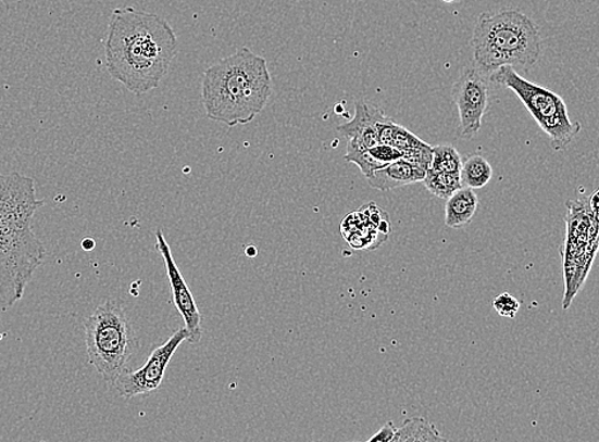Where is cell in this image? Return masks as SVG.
I'll return each mask as SVG.
<instances>
[{"instance_id": "obj_14", "label": "cell", "mask_w": 599, "mask_h": 442, "mask_svg": "<svg viewBox=\"0 0 599 442\" xmlns=\"http://www.w3.org/2000/svg\"><path fill=\"white\" fill-rule=\"evenodd\" d=\"M446 441L436 427L425 418L407 419L397 430L394 442H435Z\"/></svg>"}, {"instance_id": "obj_10", "label": "cell", "mask_w": 599, "mask_h": 442, "mask_svg": "<svg viewBox=\"0 0 599 442\" xmlns=\"http://www.w3.org/2000/svg\"><path fill=\"white\" fill-rule=\"evenodd\" d=\"M386 116L380 109L357 102L353 119L337 128L347 139V153L366 151L380 143L378 123Z\"/></svg>"}, {"instance_id": "obj_5", "label": "cell", "mask_w": 599, "mask_h": 442, "mask_svg": "<svg viewBox=\"0 0 599 442\" xmlns=\"http://www.w3.org/2000/svg\"><path fill=\"white\" fill-rule=\"evenodd\" d=\"M87 356L102 379L114 386L137 351V337L124 307L103 302L84 321Z\"/></svg>"}, {"instance_id": "obj_4", "label": "cell", "mask_w": 599, "mask_h": 442, "mask_svg": "<svg viewBox=\"0 0 599 442\" xmlns=\"http://www.w3.org/2000/svg\"><path fill=\"white\" fill-rule=\"evenodd\" d=\"M471 46L476 68L489 77L501 66L528 71L542 51L535 22L517 11L481 14Z\"/></svg>"}, {"instance_id": "obj_12", "label": "cell", "mask_w": 599, "mask_h": 442, "mask_svg": "<svg viewBox=\"0 0 599 442\" xmlns=\"http://www.w3.org/2000/svg\"><path fill=\"white\" fill-rule=\"evenodd\" d=\"M478 207V197L471 188H461L448 198L446 205V225L450 228H462L472 223Z\"/></svg>"}, {"instance_id": "obj_11", "label": "cell", "mask_w": 599, "mask_h": 442, "mask_svg": "<svg viewBox=\"0 0 599 442\" xmlns=\"http://www.w3.org/2000/svg\"><path fill=\"white\" fill-rule=\"evenodd\" d=\"M426 172L409 164L404 160H397L376 172L367 179L369 186L376 190L389 191L424 181Z\"/></svg>"}, {"instance_id": "obj_20", "label": "cell", "mask_w": 599, "mask_h": 442, "mask_svg": "<svg viewBox=\"0 0 599 442\" xmlns=\"http://www.w3.org/2000/svg\"><path fill=\"white\" fill-rule=\"evenodd\" d=\"M494 311L497 312L502 318L514 319L517 312L521 308V302L517 301L512 294L506 292L499 294L492 302Z\"/></svg>"}, {"instance_id": "obj_9", "label": "cell", "mask_w": 599, "mask_h": 442, "mask_svg": "<svg viewBox=\"0 0 599 442\" xmlns=\"http://www.w3.org/2000/svg\"><path fill=\"white\" fill-rule=\"evenodd\" d=\"M157 248L164 260L169 282L172 286L173 301L176 311L179 312L189 333L188 342L197 343L201 341L202 316L198 311L194 294H191L189 286L185 282L180 274V269L174 261L172 249H170L164 233L161 230L157 232Z\"/></svg>"}, {"instance_id": "obj_15", "label": "cell", "mask_w": 599, "mask_h": 442, "mask_svg": "<svg viewBox=\"0 0 599 442\" xmlns=\"http://www.w3.org/2000/svg\"><path fill=\"white\" fill-rule=\"evenodd\" d=\"M423 182L433 195L440 199H448L463 188L461 173H436L427 169Z\"/></svg>"}, {"instance_id": "obj_22", "label": "cell", "mask_w": 599, "mask_h": 442, "mask_svg": "<svg viewBox=\"0 0 599 442\" xmlns=\"http://www.w3.org/2000/svg\"><path fill=\"white\" fill-rule=\"evenodd\" d=\"M591 207L599 209V191H597L594 199H591Z\"/></svg>"}, {"instance_id": "obj_1", "label": "cell", "mask_w": 599, "mask_h": 442, "mask_svg": "<svg viewBox=\"0 0 599 442\" xmlns=\"http://www.w3.org/2000/svg\"><path fill=\"white\" fill-rule=\"evenodd\" d=\"M103 43L109 75L138 96L159 87L177 51L172 26L158 14L133 7L111 14Z\"/></svg>"}, {"instance_id": "obj_3", "label": "cell", "mask_w": 599, "mask_h": 442, "mask_svg": "<svg viewBox=\"0 0 599 442\" xmlns=\"http://www.w3.org/2000/svg\"><path fill=\"white\" fill-rule=\"evenodd\" d=\"M271 93L267 61L246 47L204 72L202 101L205 114L227 127L253 122L267 105Z\"/></svg>"}, {"instance_id": "obj_8", "label": "cell", "mask_w": 599, "mask_h": 442, "mask_svg": "<svg viewBox=\"0 0 599 442\" xmlns=\"http://www.w3.org/2000/svg\"><path fill=\"white\" fill-rule=\"evenodd\" d=\"M453 100L460 113L462 135L472 138L478 135L489 104V86L476 66H467L453 87Z\"/></svg>"}, {"instance_id": "obj_13", "label": "cell", "mask_w": 599, "mask_h": 442, "mask_svg": "<svg viewBox=\"0 0 599 442\" xmlns=\"http://www.w3.org/2000/svg\"><path fill=\"white\" fill-rule=\"evenodd\" d=\"M492 179L490 162L481 154H472L463 161L461 169L462 186L465 188L483 189Z\"/></svg>"}, {"instance_id": "obj_16", "label": "cell", "mask_w": 599, "mask_h": 442, "mask_svg": "<svg viewBox=\"0 0 599 442\" xmlns=\"http://www.w3.org/2000/svg\"><path fill=\"white\" fill-rule=\"evenodd\" d=\"M463 165L460 152L449 144L433 147V164L428 169L436 173H461Z\"/></svg>"}, {"instance_id": "obj_17", "label": "cell", "mask_w": 599, "mask_h": 442, "mask_svg": "<svg viewBox=\"0 0 599 442\" xmlns=\"http://www.w3.org/2000/svg\"><path fill=\"white\" fill-rule=\"evenodd\" d=\"M345 160L347 162H352V164L358 165L362 172L366 176V179L372 178V176L378 172V169L386 167L378 160H376L372 153H370L369 150L366 151H360V152H353V153H346Z\"/></svg>"}, {"instance_id": "obj_18", "label": "cell", "mask_w": 599, "mask_h": 442, "mask_svg": "<svg viewBox=\"0 0 599 442\" xmlns=\"http://www.w3.org/2000/svg\"><path fill=\"white\" fill-rule=\"evenodd\" d=\"M402 160L427 172L433 164V146L423 143L402 153Z\"/></svg>"}, {"instance_id": "obj_23", "label": "cell", "mask_w": 599, "mask_h": 442, "mask_svg": "<svg viewBox=\"0 0 599 442\" xmlns=\"http://www.w3.org/2000/svg\"><path fill=\"white\" fill-rule=\"evenodd\" d=\"M442 2H446V3H452L453 0H442Z\"/></svg>"}, {"instance_id": "obj_21", "label": "cell", "mask_w": 599, "mask_h": 442, "mask_svg": "<svg viewBox=\"0 0 599 442\" xmlns=\"http://www.w3.org/2000/svg\"><path fill=\"white\" fill-rule=\"evenodd\" d=\"M397 433L396 426L394 422H388L383 427L374 437L370 438L369 442H391L395 440Z\"/></svg>"}, {"instance_id": "obj_7", "label": "cell", "mask_w": 599, "mask_h": 442, "mask_svg": "<svg viewBox=\"0 0 599 442\" xmlns=\"http://www.w3.org/2000/svg\"><path fill=\"white\" fill-rule=\"evenodd\" d=\"M187 328H182L170 337L165 344L151 353L147 363L136 371H125L115 381L114 388L125 400L138 395L150 394L158 390L164 381L166 368L182 343L188 341Z\"/></svg>"}, {"instance_id": "obj_6", "label": "cell", "mask_w": 599, "mask_h": 442, "mask_svg": "<svg viewBox=\"0 0 599 442\" xmlns=\"http://www.w3.org/2000/svg\"><path fill=\"white\" fill-rule=\"evenodd\" d=\"M491 83L512 90L547 136L554 151L566 149L579 135V123L569 117L565 101L547 88L531 83L517 75L512 66H501L490 76Z\"/></svg>"}, {"instance_id": "obj_2", "label": "cell", "mask_w": 599, "mask_h": 442, "mask_svg": "<svg viewBox=\"0 0 599 442\" xmlns=\"http://www.w3.org/2000/svg\"><path fill=\"white\" fill-rule=\"evenodd\" d=\"M43 202L35 181L17 173L0 174V311L24 298L26 287L46 257L33 231V219Z\"/></svg>"}, {"instance_id": "obj_19", "label": "cell", "mask_w": 599, "mask_h": 442, "mask_svg": "<svg viewBox=\"0 0 599 442\" xmlns=\"http://www.w3.org/2000/svg\"><path fill=\"white\" fill-rule=\"evenodd\" d=\"M423 143L424 141H421L417 136L413 135L410 130H407L402 127V125L397 123L395 124L394 131H391L389 146L396 147L397 150L403 153L411 149H415V147Z\"/></svg>"}]
</instances>
